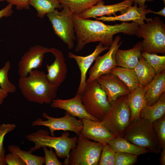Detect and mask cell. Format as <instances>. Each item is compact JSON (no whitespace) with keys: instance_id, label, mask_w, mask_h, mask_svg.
I'll return each instance as SVG.
<instances>
[{"instance_id":"6da1fadb","label":"cell","mask_w":165,"mask_h":165,"mask_svg":"<svg viewBox=\"0 0 165 165\" xmlns=\"http://www.w3.org/2000/svg\"><path fill=\"white\" fill-rule=\"evenodd\" d=\"M72 19L77 40L75 51L77 52L91 42H99L110 47L113 42L114 35L122 33L133 35L139 26L134 22L107 25L100 20L81 18L75 14L72 15Z\"/></svg>"},{"instance_id":"7a4b0ae2","label":"cell","mask_w":165,"mask_h":165,"mask_svg":"<svg viewBox=\"0 0 165 165\" xmlns=\"http://www.w3.org/2000/svg\"><path fill=\"white\" fill-rule=\"evenodd\" d=\"M18 86L28 101L42 105L51 103L57 97L58 89L49 83L43 71L36 69L30 71L26 77L20 78Z\"/></svg>"},{"instance_id":"3957f363","label":"cell","mask_w":165,"mask_h":165,"mask_svg":"<svg viewBox=\"0 0 165 165\" xmlns=\"http://www.w3.org/2000/svg\"><path fill=\"white\" fill-rule=\"evenodd\" d=\"M69 135V133L66 131L59 137L50 136L47 130L41 129L27 135L25 137L28 141L34 144V146L29 150L31 152L43 147L52 148L59 158L65 159L63 164L68 165L70 152L75 146L78 141V137H70Z\"/></svg>"},{"instance_id":"277c9868","label":"cell","mask_w":165,"mask_h":165,"mask_svg":"<svg viewBox=\"0 0 165 165\" xmlns=\"http://www.w3.org/2000/svg\"><path fill=\"white\" fill-rule=\"evenodd\" d=\"M123 137L137 146L145 148L155 154L160 153L156 134L150 121L139 118L130 123L125 129Z\"/></svg>"},{"instance_id":"5b68a950","label":"cell","mask_w":165,"mask_h":165,"mask_svg":"<svg viewBox=\"0 0 165 165\" xmlns=\"http://www.w3.org/2000/svg\"><path fill=\"white\" fill-rule=\"evenodd\" d=\"M134 35L143 39L141 42L142 52L165 53V24L159 17L156 16L139 25Z\"/></svg>"},{"instance_id":"8992f818","label":"cell","mask_w":165,"mask_h":165,"mask_svg":"<svg viewBox=\"0 0 165 165\" xmlns=\"http://www.w3.org/2000/svg\"><path fill=\"white\" fill-rule=\"evenodd\" d=\"M127 96L119 97L111 103L110 108L100 121L117 137H123L125 129L130 123L131 112Z\"/></svg>"},{"instance_id":"52a82bcc","label":"cell","mask_w":165,"mask_h":165,"mask_svg":"<svg viewBox=\"0 0 165 165\" xmlns=\"http://www.w3.org/2000/svg\"><path fill=\"white\" fill-rule=\"evenodd\" d=\"M82 103L87 112L101 121L111 106L105 92L96 80L86 83L81 94Z\"/></svg>"},{"instance_id":"ba28073f","label":"cell","mask_w":165,"mask_h":165,"mask_svg":"<svg viewBox=\"0 0 165 165\" xmlns=\"http://www.w3.org/2000/svg\"><path fill=\"white\" fill-rule=\"evenodd\" d=\"M104 145L80 134L76 145L70 152L68 165H98Z\"/></svg>"},{"instance_id":"9c48e42d","label":"cell","mask_w":165,"mask_h":165,"mask_svg":"<svg viewBox=\"0 0 165 165\" xmlns=\"http://www.w3.org/2000/svg\"><path fill=\"white\" fill-rule=\"evenodd\" d=\"M62 10H55L46 15L52 26L55 34L69 50L73 49L76 37L72 19L73 13L66 6L61 4Z\"/></svg>"},{"instance_id":"30bf717a","label":"cell","mask_w":165,"mask_h":165,"mask_svg":"<svg viewBox=\"0 0 165 165\" xmlns=\"http://www.w3.org/2000/svg\"><path fill=\"white\" fill-rule=\"evenodd\" d=\"M42 116L46 120L38 118L32 122V126H44L47 127L52 136H55L54 132L56 130L73 132L78 136L80 134L82 127V119L78 120L76 117L66 112L64 116L59 118L50 116L46 112H43Z\"/></svg>"},{"instance_id":"8fae6325","label":"cell","mask_w":165,"mask_h":165,"mask_svg":"<svg viewBox=\"0 0 165 165\" xmlns=\"http://www.w3.org/2000/svg\"><path fill=\"white\" fill-rule=\"evenodd\" d=\"M120 40V36L117 35L108 52L104 55H99L96 57L94 64L89 70V76L86 83L92 82L100 76L109 73L112 69L117 66L115 55L117 50L122 44Z\"/></svg>"},{"instance_id":"7c38bea8","label":"cell","mask_w":165,"mask_h":165,"mask_svg":"<svg viewBox=\"0 0 165 165\" xmlns=\"http://www.w3.org/2000/svg\"><path fill=\"white\" fill-rule=\"evenodd\" d=\"M48 52L50 53V48L41 45L31 47L19 62L18 72L20 78L26 77L30 71L40 68L44 54Z\"/></svg>"},{"instance_id":"4fadbf2b","label":"cell","mask_w":165,"mask_h":165,"mask_svg":"<svg viewBox=\"0 0 165 165\" xmlns=\"http://www.w3.org/2000/svg\"><path fill=\"white\" fill-rule=\"evenodd\" d=\"M96 80L105 92L110 104L119 97L127 95L130 92L126 84L117 76L111 73L101 75Z\"/></svg>"},{"instance_id":"5bb4252c","label":"cell","mask_w":165,"mask_h":165,"mask_svg":"<svg viewBox=\"0 0 165 165\" xmlns=\"http://www.w3.org/2000/svg\"><path fill=\"white\" fill-rule=\"evenodd\" d=\"M50 53L54 55L55 59L51 64L46 65L47 78L51 85L58 87L66 78L68 68L65 59L62 52L57 49L50 48Z\"/></svg>"},{"instance_id":"9a60e30c","label":"cell","mask_w":165,"mask_h":165,"mask_svg":"<svg viewBox=\"0 0 165 165\" xmlns=\"http://www.w3.org/2000/svg\"><path fill=\"white\" fill-rule=\"evenodd\" d=\"M82 127L80 132L84 137L89 140L100 143L104 145L117 137L109 131L101 121L87 118L81 119Z\"/></svg>"},{"instance_id":"2e32d148","label":"cell","mask_w":165,"mask_h":165,"mask_svg":"<svg viewBox=\"0 0 165 165\" xmlns=\"http://www.w3.org/2000/svg\"><path fill=\"white\" fill-rule=\"evenodd\" d=\"M110 47L104 46L101 42L97 45L94 51L90 54L86 56L76 55L71 52L68 54V57L76 61L80 72V79L77 94H81L86 84L87 71L96 57L104 51L108 50Z\"/></svg>"},{"instance_id":"e0dca14e","label":"cell","mask_w":165,"mask_h":165,"mask_svg":"<svg viewBox=\"0 0 165 165\" xmlns=\"http://www.w3.org/2000/svg\"><path fill=\"white\" fill-rule=\"evenodd\" d=\"M133 3V0H124L119 3L110 5H105L104 2H101L76 15L82 18L89 19L105 15L108 16H112V15H116L115 13L118 12L122 14L132 6Z\"/></svg>"},{"instance_id":"ac0fdd59","label":"cell","mask_w":165,"mask_h":165,"mask_svg":"<svg viewBox=\"0 0 165 165\" xmlns=\"http://www.w3.org/2000/svg\"><path fill=\"white\" fill-rule=\"evenodd\" d=\"M50 106L52 108L64 110L71 115L79 119L87 118L94 121H100L87 112L82 103L81 95L79 94L76 93L74 97L68 99L55 98L51 102Z\"/></svg>"},{"instance_id":"d6986e66","label":"cell","mask_w":165,"mask_h":165,"mask_svg":"<svg viewBox=\"0 0 165 165\" xmlns=\"http://www.w3.org/2000/svg\"><path fill=\"white\" fill-rule=\"evenodd\" d=\"M147 7L146 5L144 7H138L137 4H134V6L129 7L126 11L122 14L115 16H103L95 18L97 20L103 21H132L139 26L144 24V20L147 22L152 19L146 17V15L150 13L151 10L147 9Z\"/></svg>"},{"instance_id":"ffe728a7","label":"cell","mask_w":165,"mask_h":165,"mask_svg":"<svg viewBox=\"0 0 165 165\" xmlns=\"http://www.w3.org/2000/svg\"><path fill=\"white\" fill-rule=\"evenodd\" d=\"M141 42H137L131 49L122 50L118 49L115 55L117 66L129 69L134 68L141 56Z\"/></svg>"},{"instance_id":"44dd1931","label":"cell","mask_w":165,"mask_h":165,"mask_svg":"<svg viewBox=\"0 0 165 165\" xmlns=\"http://www.w3.org/2000/svg\"><path fill=\"white\" fill-rule=\"evenodd\" d=\"M146 86L140 85L127 95V101L131 112L130 123L140 118L141 110L147 105L145 97Z\"/></svg>"},{"instance_id":"7402d4cb","label":"cell","mask_w":165,"mask_h":165,"mask_svg":"<svg viewBox=\"0 0 165 165\" xmlns=\"http://www.w3.org/2000/svg\"><path fill=\"white\" fill-rule=\"evenodd\" d=\"M145 97L147 105H152L159 99L161 94L165 92V70L156 74L146 86Z\"/></svg>"},{"instance_id":"603a6c76","label":"cell","mask_w":165,"mask_h":165,"mask_svg":"<svg viewBox=\"0 0 165 165\" xmlns=\"http://www.w3.org/2000/svg\"><path fill=\"white\" fill-rule=\"evenodd\" d=\"M115 152H123L139 156L149 152L145 148L134 145L123 137H117L108 143Z\"/></svg>"},{"instance_id":"cb8c5ba5","label":"cell","mask_w":165,"mask_h":165,"mask_svg":"<svg viewBox=\"0 0 165 165\" xmlns=\"http://www.w3.org/2000/svg\"><path fill=\"white\" fill-rule=\"evenodd\" d=\"M165 115V92L152 105H147L141 111L140 118L148 120L152 123Z\"/></svg>"},{"instance_id":"d4e9b609","label":"cell","mask_w":165,"mask_h":165,"mask_svg":"<svg viewBox=\"0 0 165 165\" xmlns=\"http://www.w3.org/2000/svg\"><path fill=\"white\" fill-rule=\"evenodd\" d=\"M134 69L139 84L141 86H146L156 74L153 68L142 56Z\"/></svg>"},{"instance_id":"484cf974","label":"cell","mask_w":165,"mask_h":165,"mask_svg":"<svg viewBox=\"0 0 165 165\" xmlns=\"http://www.w3.org/2000/svg\"><path fill=\"white\" fill-rule=\"evenodd\" d=\"M110 73L117 76L124 82L130 92L140 85L134 68L117 66L112 69Z\"/></svg>"},{"instance_id":"4316f807","label":"cell","mask_w":165,"mask_h":165,"mask_svg":"<svg viewBox=\"0 0 165 165\" xmlns=\"http://www.w3.org/2000/svg\"><path fill=\"white\" fill-rule=\"evenodd\" d=\"M8 150L10 153L19 158L25 165H42L44 163V157L33 155L29 150H23L18 146L10 145Z\"/></svg>"},{"instance_id":"83f0119b","label":"cell","mask_w":165,"mask_h":165,"mask_svg":"<svg viewBox=\"0 0 165 165\" xmlns=\"http://www.w3.org/2000/svg\"><path fill=\"white\" fill-rule=\"evenodd\" d=\"M29 4L35 8L37 16L41 18H43L47 13L56 9L62 8L58 0H29Z\"/></svg>"},{"instance_id":"f1b7e54d","label":"cell","mask_w":165,"mask_h":165,"mask_svg":"<svg viewBox=\"0 0 165 165\" xmlns=\"http://www.w3.org/2000/svg\"><path fill=\"white\" fill-rule=\"evenodd\" d=\"M69 9L73 14H78L99 3L103 0H58Z\"/></svg>"},{"instance_id":"f546056e","label":"cell","mask_w":165,"mask_h":165,"mask_svg":"<svg viewBox=\"0 0 165 165\" xmlns=\"http://www.w3.org/2000/svg\"><path fill=\"white\" fill-rule=\"evenodd\" d=\"M141 56L153 68L156 74L165 70V56L146 52H142Z\"/></svg>"},{"instance_id":"4dcf8cb0","label":"cell","mask_w":165,"mask_h":165,"mask_svg":"<svg viewBox=\"0 0 165 165\" xmlns=\"http://www.w3.org/2000/svg\"><path fill=\"white\" fill-rule=\"evenodd\" d=\"M11 64L8 61L4 67L0 69V86L7 93H13L16 91L15 85L10 82L8 78V73L10 68Z\"/></svg>"},{"instance_id":"1f68e13d","label":"cell","mask_w":165,"mask_h":165,"mask_svg":"<svg viewBox=\"0 0 165 165\" xmlns=\"http://www.w3.org/2000/svg\"><path fill=\"white\" fill-rule=\"evenodd\" d=\"M161 150L165 148V115L152 123Z\"/></svg>"},{"instance_id":"d6a6232c","label":"cell","mask_w":165,"mask_h":165,"mask_svg":"<svg viewBox=\"0 0 165 165\" xmlns=\"http://www.w3.org/2000/svg\"><path fill=\"white\" fill-rule=\"evenodd\" d=\"M115 152L108 144L104 145L98 165H114Z\"/></svg>"},{"instance_id":"836d02e7","label":"cell","mask_w":165,"mask_h":165,"mask_svg":"<svg viewBox=\"0 0 165 165\" xmlns=\"http://www.w3.org/2000/svg\"><path fill=\"white\" fill-rule=\"evenodd\" d=\"M138 155L123 152H116L114 165H132L137 161Z\"/></svg>"},{"instance_id":"e575fe53","label":"cell","mask_w":165,"mask_h":165,"mask_svg":"<svg viewBox=\"0 0 165 165\" xmlns=\"http://www.w3.org/2000/svg\"><path fill=\"white\" fill-rule=\"evenodd\" d=\"M16 127L14 123H2L0 125V155L5 156V150L3 143L5 136Z\"/></svg>"},{"instance_id":"d590c367","label":"cell","mask_w":165,"mask_h":165,"mask_svg":"<svg viewBox=\"0 0 165 165\" xmlns=\"http://www.w3.org/2000/svg\"><path fill=\"white\" fill-rule=\"evenodd\" d=\"M42 148L45 154V162L46 165H62L63 163L60 162L57 158V155L53 150V148H50L48 149L46 147Z\"/></svg>"},{"instance_id":"8d00e7d4","label":"cell","mask_w":165,"mask_h":165,"mask_svg":"<svg viewBox=\"0 0 165 165\" xmlns=\"http://www.w3.org/2000/svg\"><path fill=\"white\" fill-rule=\"evenodd\" d=\"M29 0H0L1 2L6 1L9 4L15 6L18 10L29 9Z\"/></svg>"},{"instance_id":"74e56055","label":"cell","mask_w":165,"mask_h":165,"mask_svg":"<svg viewBox=\"0 0 165 165\" xmlns=\"http://www.w3.org/2000/svg\"><path fill=\"white\" fill-rule=\"evenodd\" d=\"M7 164L8 165H25L23 161L18 157L10 153L5 157Z\"/></svg>"},{"instance_id":"f35d334b","label":"cell","mask_w":165,"mask_h":165,"mask_svg":"<svg viewBox=\"0 0 165 165\" xmlns=\"http://www.w3.org/2000/svg\"><path fill=\"white\" fill-rule=\"evenodd\" d=\"M13 5L9 4L5 8L0 10V19L3 17H8L11 16L13 13Z\"/></svg>"},{"instance_id":"ab89813d","label":"cell","mask_w":165,"mask_h":165,"mask_svg":"<svg viewBox=\"0 0 165 165\" xmlns=\"http://www.w3.org/2000/svg\"><path fill=\"white\" fill-rule=\"evenodd\" d=\"M8 94L0 86V105H2L4 100L8 96Z\"/></svg>"},{"instance_id":"60d3db41","label":"cell","mask_w":165,"mask_h":165,"mask_svg":"<svg viewBox=\"0 0 165 165\" xmlns=\"http://www.w3.org/2000/svg\"><path fill=\"white\" fill-rule=\"evenodd\" d=\"M155 0H133L134 4L138 5L139 6L144 7L145 6V2L146 1L152 2Z\"/></svg>"},{"instance_id":"b9f144b4","label":"cell","mask_w":165,"mask_h":165,"mask_svg":"<svg viewBox=\"0 0 165 165\" xmlns=\"http://www.w3.org/2000/svg\"><path fill=\"white\" fill-rule=\"evenodd\" d=\"M161 155L159 159L160 165H165V148L161 150Z\"/></svg>"},{"instance_id":"7bdbcfd3","label":"cell","mask_w":165,"mask_h":165,"mask_svg":"<svg viewBox=\"0 0 165 165\" xmlns=\"http://www.w3.org/2000/svg\"><path fill=\"white\" fill-rule=\"evenodd\" d=\"M150 13L157 14L163 16H165V7H164L162 9L158 12L154 11L151 10L150 11Z\"/></svg>"},{"instance_id":"ee69618b","label":"cell","mask_w":165,"mask_h":165,"mask_svg":"<svg viewBox=\"0 0 165 165\" xmlns=\"http://www.w3.org/2000/svg\"><path fill=\"white\" fill-rule=\"evenodd\" d=\"M4 156L0 155V165H7L5 160Z\"/></svg>"},{"instance_id":"f6af8a7d","label":"cell","mask_w":165,"mask_h":165,"mask_svg":"<svg viewBox=\"0 0 165 165\" xmlns=\"http://www.w3.org/2000/svg\"><path fill=\"white\" fill-rule=\"evenodd\" d=\"M162 0L164 2V3L165 4V0Z\"/></svg>"}]
</instances>
